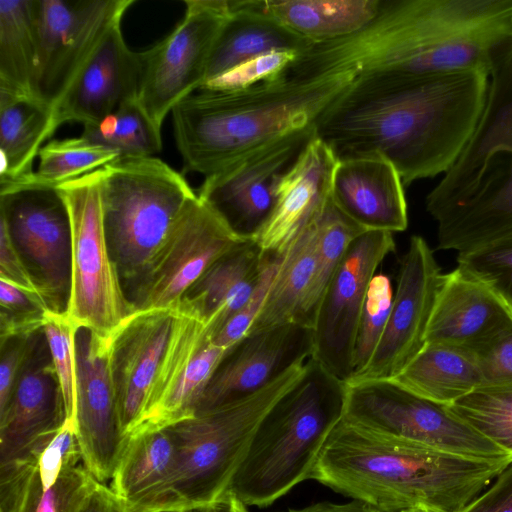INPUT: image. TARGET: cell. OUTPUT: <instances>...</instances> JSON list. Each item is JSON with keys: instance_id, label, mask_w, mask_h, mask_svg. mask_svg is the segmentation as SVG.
<instances>
[{"instance_id": "obj_7", "label": "cell", "mask_w": 512, "mask_h": 512, "mask_svg": "<svg viewBox=\"0 0 512 512\" xmlns=\"http://www.w3.org/2000/svg\"><path fill=\"white\" fill-rule=\"evenodd\" d=\"M307 361L249 396L167 426L176 445L173 466L158 486L128 505L130 510L182 511L225 497L258 425L302 379Z\"/></svg>"}, {"instance_id": "obj_12", "label": "cell", "mask_w": 512, "mask_h": 512, "mask_svg": "<svg viewBox=\"0 0 512 512\" xmlns=\"http://www.w3.org/2000/svg\"><path fill=\"white\" fill-rule=\"evenodd\" d=\"M0 222L49 310L66 313L71 282V225L58 187L0 183Z\"/></svg>"}, {"instance_id": "obj_31", "label": "cell", "mask_w": 512, "mask_h": 512, "mask_svg": "<svg viewBox=\"0 0 512 512\" xmlns=\"http://www.w3.org/2000/svg\"><path fill=\"white\" fill-rule=\"evenodd\" d=\"M380 0H266L263 8L290 31L312 44L336 40L362 29Z\"/></svg>"}, {"instance_id": "obj_29", "label": "cell", "mask_w": 512, "mask_h": 512, "mask_svg": "<svg viewBox=\"0 0 512 512\" xmlns=\"http://www.w3.org/2000/svg\"><path fill=\"white\" fill-rule=\"evenodd\" d=\"M392 380L430 401L450 405L480 387L473 353L466 348L426 343Z\"/></svg>"}, {"instance_id": "obj_49", "label": "cell", "mask_w": 512, "mask_h": 512, "mask_svg": "<svg viewBox=\"0 0 512 512\" xmlns=\"http://www.w3.org/2000/svg\"><path fill=\"white\" fill-rule=\"evenodd\" d=\"M0 280L20 288L38 292L28 270L17 252L10 235L0 222Z\"/></svg>"}, {"instance_id": "obj_9", "label": "cell", "mask_w": 512, "mask_h": 512, "mask_svg": "<svg viewBox=\"0 0 512 512\" xmlns=\"http://www.w3.org/2000/svg\"><path fill=\"white\" fill-rule=\"evenodd\" d=\"M207 339L204 323L169 308L135 311L116 330L110 363L126 437L161 407Z\"/></svg>"}, {"instance_id": "obj_44", "label": "cell", "mask_w": 512, "mask_h": 512, "mask_svg": "<svg viewBox=\"0 0 512 512\" xmlns=\"http://www.w3.org/2000/svg\"><path fill=\"white\" fill-rule=\"evenodd\" d=\"M298 55L296 51H271L237 65L203 86L223 91L247 89L282 76Z\"/></svg>"}, {"instance_id": "obj_41", "label": "cell", "mask_w": 512, "mask_h": 512, "mask_svg": "<svg viewBox=\"0 0 512 512\" xmlns=\"http://www.w3.org/2000/svg\"><path fill=\"white\" fill-rule=\"evenodd\" d=\"M77 327L66 313L50 311L43 326L52 363L61 387L66 420L75 422L76 416V357Z\"/></svg>"}, {"instance_id": "obj_4", "label": "cell", "mask_w": 512, "mask_h": 512, "mask_svg": "<svg viewBox=\"0 0 512 512\" xmlns=\"http://www.w3.org/2000/svg\"><path fill=\"white\" fill-rule=\"evenodd\" d=\"M355 75H286L235 91L202 86L171 111L183 172L210 176L287 137L315 132Z\"/></svg>"}, {"instance_id": "obj_39", "label": "cell", "mask_w": 512, "mask_h": 512, "mask_svg": "<svg viewBox=\"0 0 512 512\" xmlns=\"http://www.w3.org/2000/svg\"><path fill=\"white\" fill-rule=\"evenodd\" d=\"M448 408L512 456V389L477 388L448 405Z\"/></svg>"}, {"instance_id": "obj_43", "label": "cell", "mask_w": 512, "mask_h": 512, "mask_svg": "<svg viewBox=\"0 0 512 512\" xmlns=\"http://www.w3.org/2000/svg\"><path fill=\"white\" fill-rule=\"evenodd\" d=\"M457 263L491 286L512 309V241L458 254Z\"/></svg>"}, {"instance_id": "obj_8", "label": "cell", "mask_w": 512, "mask_h": 512, "mask_svg": "<svg viewBox=\"0 0 512 512\" xmlns=\"http://www.w3.org/2000/svg\"><path fill=\"white\" fill-rule=\"evenodd\" d=\"M196 195L182 173L156 157L119 159L102 168L104 228L124 291L128 285L133 292Z\"/></svg>"}, {"instance_id": "obj_23", "label": "cell", "mask_w": 512, "mask_h": 512, "mask_svg": "<svg viewBox=\"0 0 512 512\" xmlns=\"http://www.w3.org/2000/svg\"><path fill=\"white\" fill-rule=\"evenodd\" d=\"M338 162L316 135L282 178L271 214L253 241L268 255L281 256L290 242L317 217L331 198Z\"/></svg>"}, {"instance_id": "obj_26", "label": "cell", "mask_w": 512, "mask_h": 512, "mask_svg": "<svg viewBox=\"0 0 512 512\" xmlns=\"http://www.w3.org/2000/svg\"><path fill=\"white\" fill-rule=\"evenodd\" d=\"M268 258L253 240L240 243L185 292L178 310L204 323L212 340L250 299Z\"/></svg>"}, {"instance_id": "obj_24", "label": "cell", "mask_w": 512, "mask_h": 512, "mask_svg": "<svg viewBox=\"0 0 512 512\" xmlns=\"http://www.w3.org/2000/svg\"><path fill=\"white\" fill-rule=\"evenodd\" d=\"M512 324V309L486 282L457 265L442 274L426 343L473 349Z\"/></svg>"}, {"instance_id": "obj_45", "label": "cell", "mask_w": 512, "mask_h": 512, "mask_svg": "<svg viewBox=\"0 0 512 512\" xmlns=\"http://www.w3.org/2000/svg\"><path fill=\"white\" fill-rule=\"evenodd\" d=\"M470 351L480 374L479 388L512 389V324Z\"/></svg>"}, {"instance_id": "obj_42", "label": "cell", "mask_w": 512, "mask_h": 512, "mask_svg": "<svg viewBox=\"0 0 512 512\" xmlns=\"http://www.w3.org/2000/svg\"><path fill=\"white\" fill-rule=\"evenodd\" d=\"M49 312L39 293L0 280V342L41 330Z\"/></svg>"}, {"instance_id": "obj_17", "label": "cell", "mask_w": 512, "mask_h": 512, "mask_svg": "<svg viewBox=\"0 0 512 512\" xmlns=\"http://www.w3.org/2000/svg\"><path fill=\"white\" fill-rule=\"evenodd\" d=\"M315 135H293L249 153L205 177L198 196L237 235L253 240L272 212L282 178Z\"/></svg>"}, {"instance_id": "obj_20", "label": "cell", "mask_w": 512, "mask_h": 512, "mask_svg": "<svg viewBox=\"0 0 512 512\" xmlns=\"http://www.w3.org/2000/svg\"><path fill=\"white\" fill-rule=\"evenodd\" d=\"M65 421L64 399L42 328L30 336L11 396L0 409V464L40 456Z\"/></svg>"}, {"instance_id": "obj_14", "label": "cell", "mask_w": 512, "mask_h": 512, "mask_svg": "<svg viewBox=\"0 0 512 512\" xmlns=\"http://www.w3.org/2000/svg\"><path fill=\"white\" fill-rule=\"evenodd\" d=\"M134 0H36L34 95L53 108Z\"/></svg>"}, {"instance_id": "obj_10", "label": "cell", "mask_w": 512, "mask_h": 512, "mask_svg": "<svg viewBox=\"0 0 512 512\" xmlns=\"http://www.w3.org/2000/svg\"><path fill=\"white\" fill-rule=\"evenodd\" d=\"M101 177L102 168L57 187L71 225V282L66 314L77 327L111 338L135 310L108 247Z\"/></svg>"}, {"instance_id": "obj_28", "label": "cell", "mask_w": 512, "mask_h": 512, "mask_svg": "<svg viewBox=\"0 0 512 512\" xmlns=\"http://www.w3.org/2000/svg\"><path fill=\"white\" fill-rule=\"evenodd\" d=\"M38 458L0 464V512H80L98 481L79 464L44 489Z\"/></svg>"}, {"instance_id": "obj_22", "label": "cell", "mask_w": 512, "mask_h": 512, "mask_svg": "<svg viewBox=\"0 0 512 512\" xmlns=\"http://www.w3.org/2000/svg\"><path fill=\"white\" fill-rule=\"evenodd\" d=\"M142 68V52L127 46L121 23L116 24L53 108L55 130L67 122L83 126L96 123L125 102L137 99Z\"/></svg>"}, {"instance_id": "obj_30", "label": "cell", "mask_w": 512, "mask_h": 512, "mask_svg": "<svg viewBox=\"0 0 512 512\" xmlns=\"http://www.w3.org/2000/svg\"><path fill=\"white\" fill-rule=\"evenodd\" d=\"M50 107L33 97L0 92V182L33 173L42 144L55 132Z\"/></svg>"}, {"instance_id": "obj_11", "label": "cell", "mask_w": 512, "mask_h": 512, "mask_svg": "<svg viewBox=\"0 0 512 512\" xmlns=\"http://www.w3.org/2000/svg\"><path fill=\"white\" fill-rule=\"evenodd\" d=\"M343 420L366 430L482 459L512 458L454 415L392 379L345 382Z\"/></svg>"}, {"instance_id": "obj_52", "label": "cell", "mask_w": 512, "mask_h": 512, "mask_svg": "<svg viewBox=\"0 0 512 512\" xmlns=\"http://www.w3.org/2000/svg\"><path fill=\"white\" fill-rule=\"evenodd\" d=\"M289 512H381L374 506L359 500L337 504L331 502L315 503L304 508L292 509Z\"/></svg>"}, {"instance_id": "obj_2", "label": "cell", "mask_w": 512, "mask_h": 512, "mask_svg": "<svg viewBox=\"0 0 512 512\" xmlns=\"http://www.w3.org/2000/svg\"><path fill=\"white\" fill-rule=\"evenodd\" d=\"M512 57V0H380L370 22L315 43L299 59L308 76L350 73L490 76Z\"/></svg>"}, {"instance_id": "obj_51", "label": "cell", "mask_w": 512, "mask_h": 512, "mask_svg": "<svg viewBox=\"0 0 512 512\" xmlns=\"http://www.w3.org/2000/svg\"><path fill=\"white\" fill-rule=\"evenodd\" d=\"M80 512H132L127 503L104 483L98 482Z\"/></svg>"}, {"instance_id": "obj_33", "label": "cell", "mask_w": 512, "mask_h": 512, "mask_svg": "<svg viewBox=\"0 0 512 512\" xmlns=\"http://www.w3.org/2000/svg\"><path fill=\"white\" fill-rule=\"evenodd\" d=\"M37 54L36 0H0V92L36 98Z\"/></svg>"}, {"instance_id": "obj_3", "label": "cell", "mask_w": 512, "mask_h": 512, "mask_svg": "<svg viewBox=\"0 0 512 512\" xmlns=\"http://www.w3.org/2000/svg\"><path fill=\"white\" fill-rule=\"evenodd\" d=\"M512 458H472L381 435L343 419L310 479L381 512H461Z\"/></svg>"}, {"instance_id": "obj_15", "label": "cell", "mask_w": 512, "mask_h": 512, "mask_svg": "<svg viewBox=\"0 0 512 512\" xmlns=\"http://www.w3.org/2000/svg\"><path fill=\"white\" fill-rule=\"evenodd\" d=\"M246 240L197 194L185 205L130 294L134 310L178 309L185 292L206 270Z\"/></svg>"}, {"instance_id": "obj_54", "label": "cell", "mask_w": 512, "mask_h": 512, "mask_svg": "<svg viewBox=\"0 0 512 512\" xmlns=\"http://www.w3.org/2000/svg\"><path fill=\"white\" fill-rule=\"evenodd\" d=\"M402 512H430V511H427V510L421 509V508H413V509H408V510H405Z\"/></svg>"}, {"instance_id": "obj_5", "label": "cell", "mask_w": 512, "mask_h": 512, "mask_svg": "<svg viewBox=\"0 0 512 512\" xmlns=\"http://www.w3.org/2000/svg\"><path fill=\"white\" fill-rule=\"evenodd\" d=\"M426 209L439 250L461 254L512 241V57L489 76L480 120Z\"/></svg>"}, {"instance_id": "obj_48", "label": "cell", "mask_w": 512, "mask_h": 512, "mask_svg": "<svg viewBox=\"0 0 512 512\" xmlns=\"http://www.w3.org/2000/svg\"><path fill=\"white\" fill-rule=\"evenodd\" d=\"M31 335L12 337L0 342V409L11 396L28 353Z\"/></svg>"}, {"instance_id": "obj_46", "label": "cell", "mask_w": 512, "mask_h": 512, "mask_svg": "<svg viewBox=\"0 0 512 512\" xmlns=\"http://www.w3.org/2000/svg\"><path fill=\"white\" fill-rule=\"evenodd\" d=\"M280 260L281 256L269 255L250 299L228 319L222 329L211 340L214 345L228 351L248 335L265 303Z\"/></svg>"}, {"instance_id": "obj_21", "label": "cell", "mask_w": 512, "mask_h": 512, "mask_svg": "<svg viewBox=\"0 0 512 512\" xmlns=\"http://www.w3.org/2000/svg\"><path fill=\"white\" fill-rule=\"evenodd\" d=\"M312 328L299 322L249 333L229 349L214 371L195 414L262 389L312 354Z\"/></svg>"}, {"instance_id": "obj_36", "label": "cell", "mask_w": 512, "mask_h": 512, "mask_svg": "<svg viewBox=\"0 0 512 512\" xmlns=\"http://www.w3.org/2000/svg\"><path fill=\"white\" fill-rule=\"evenodd\" d=\"M83 127L82 137L117 153L120 159L154 157L162 150L161 129L146 115L137 99Z\"/></svg>"}, {"instance_id": "obj_40", "label": "cell", "mask_w": 512, "mask_h": 512, "mask_svg": "<svg viewBox=\"0 0 512 512\" xmlns=\"http://www.w3.org/2000/svg\"><path fill=\"white\" fill-rule=\"evenodd\" d=\"M392 302L393 290L389 277L376 273L370 282L360 316L353 351V371L349 380L360 375L369 364L386 328Z\"/></svg>"}, {"instance_id": "obj_55", "label": "cell", "mask_w": 512, "mask_h": 512, "mask_svg": "<svg viewBox=\"0 0 512 512\" xmlns=\"http://www.w3.org/2000/svg\"><path fill=\"white\" fill-rule=\"evenodd\" d=\"M154 512H182V511H176V510H161V511H154Z\"/></svg>"}, {"instance_id": "obj_27", "label": "cell", "mask_w": 512, "mask_h": 512, "mask_svg": "<svg viewBox=\"0 0 512 512\" xmlns=\"http://www.w3.org/2000/svg\"><path fill=\"white\" fill-rule=\"evenodd\" d=\"M311 44L266 13L263 1L230 0V13L212 48L204 84L251 58L276 50L300 53Z\"/></svg>"}, {"instance_id": "obj_1", "label": "cell", "mask_w": 512, "mask_h": 512, "mask_svg": "<svg viewBox=\"0 0 512 512\" xmlns=\"http://www.w3.org/2000/svg\"><path fill=\"white\" fill-rule=\"evenodd\" d=\"M489 76L475 71L356 76L316 136L337 159L380 156L404 185L446 173L482 115Z\"/></svg>"}, {"instance_id": "obj_19", "label": "cell", "mask_w": 512, "mask_h": 512, "mask_svg": "<svg viewBox=\"0 0 512 512\" xmlns=\"http://www.w3.org/2000/svg\"><path fill=\"white\" fill-rule=\"evenodd\" d=\"M442 273L426 240L414 235L398 273L388 322L365 370L352 380L393 379L423 349Z\"/></svg>"}, {"instance_id": "obj_38", "label": "cell", "mask_w": 512, "mask_h": 512, "mask_svg": "<svg viewBox=\"0 0 512 512\" xmlns=\"http://www.w3.org/2000/svg\"><path fill=\"white\" fill-rule=\"evenodd\" d=\"M226 352L207 339L188 364L169 397L132 433L165 428L194 416L198 401Z\"/></svg>"}, {"instance_id": "obj_6", "label": "cell", "mask_w": 512, "mask_h": 512, "mask_svg": "<svg viewBox=\"0 0 512 512\" xmlns=\"http://www.w3.org/2000/svg\"><path fill=\"white\" fill-rule=\"evenodd\" d=\"M346 385L312 358L302 379L265 415L231 481L228 494L267 507L306 479L342 420Z\"/></svg>"}, {"instance_id": "obj_50", "label": "cell", "mask_w": 512, "mask_h": 512, "mask_svg": "<svg viewBox=\"0 0 512 512\" xmlns=\"http://www.w3.org/2000/svg\"><path fill=\"white\" fill-rule=\"evenodd\" d=\"M461 512H512V462L484 494L476 497Z\"/></svg>"}, {"instance_id": "obj_53", "label": "cell", "mask_w": 512, "mask_h": 512, "mask_svg": "<svg viewBox=\"0 0 512 512\" xmlns=\"http://www.w3.org/2000/svg\"><path fill=\"white\" fill-rule=\"evenodd\" d=\"M182 512H248L247 507L230 494L204 506L182 510Z\"/></svg>"}, {"instance_id": "obj_13", "label": "cell", "mask_w": 512, "mask_h": 512, "mask_svg": "<svg viewBox=\"0 0 512 512\" xmlns=\"http://www.w3.org/2000/svg\"><path fill=\"white\" fill-rule=\"evenodd\" d=\"M185 5V15L171 33L142 51L137 102L160 129L167 114L203 86L212 48L230 13V0H190Z\"/></svg>"}, {"instance_id": "obj_18", "label": "cell", "mask_w": 512, "mask_h": 512, "mask_svg": "<svg viewBox=\"0 0 512 512\" xmlns=\"http://www.w3.org/2000/svg\"><path fill=\"white\" fill-rule=\"evenodd\" d=\"M111 338L85 327L75 334L76 435L82 464L100 483L112 479L125 446L110 363Z\"/></svg>"}, {"instance_id": "obj_37", "label": "cell", "mask_w": 512, "mask_h": 512, "mask_svg": "<svg viewBox=\"0 0 512 512\" xmlns=\"http://www.w3.org/2000/svg\"><path fill=\"white\" fill-rule=\"evenodd\" d=\"M38 158L33 173L13 182L57 187L120 159L117 153L82 136L52 140L42 146Z\"/></svg>"}, {"instance_id": "obj_47", "label": "cell", "mask_w": 512, "mask_h": 512, "mask_svg": "<svg viewBox=\"0 0 512 512\" xmlns=\"http://www.w3.org/2000/svg\"><path fill=\"white\" fill-rule=\"evenodd\" d=\"M82 461L75 422L66 420L38 458V471L44 489L52 487L61 473Z\"/></svg>"}, {"instance_id": "obj_34", "label": "cell", "mask_w": 512, "mask_h": 512, "mask_svg": "<svg viewBox=\"0 0 512 512\" xmlns=\"http://www.w3.org/2000/svg\"><path fill=\"white\" fill-rule=\"evenodd\" d=\"M175 455V440L167 427L128 435L110 488L128 505L136 502L166 478Z\"/></svg>"}, {"instance_id": "obj_25", "label": "cell", "mask_w": 512, "mask_h": 512, "mask_svg": "<svg viewBox=\"0 0 512 512\" xmlns=\"http://www.w3.org/2000/svg\"><path fill=\"white\" fill-rule=\"evenodd\" d=\"M331 198L364 231L394 233L407 229L404 184L393 164L380 156L338 159Z\"/></svg>"}, {"instance_id": "obj_32", "label": "cell", "mask_w": 512, "mask_h": 512, "mask_svg": "<svg viewBox=\"0 0 512 512\" xmlns=\"http://www.w3.org/2000/svg\"><path fill=\"white\" fill-rule=\"evenodd\" d=\"M319 215L300 230L281 255L265 303L249 333L297 322L314 273Z\"/></svg>"}, {"instance_id": "obj_35", "label": "cell", "mask_w": 512, "mask_h": 512, "mask_svg": "<svg viewBox=\"0 0 512 512\" xmlns=\"http://www.w3.org/2000/svg\"><path fill=\"white\" fill-rule=\"evenodd\" d=\"M315 267L297 322L312 328L316 311L351 242L365 232L329 199L317 219Z\"/></svg>"}, {"instance_id": "obj_16", "label": "cell", "mask_w": 512, "mask_h": 512, "mask_svg": "<svg viewBox=\"0 0 512 512\" xmlns=\"http://www.w3.org/2000/svg\"><path fill=\"white\" fill-rule=\"evenodd\" d=\"M394 251L391 232L365 231L356 237L316 311L310 358L343 382L352 375L355 338L370 282L382 261Z\"/></svg>"}]
</instances>
